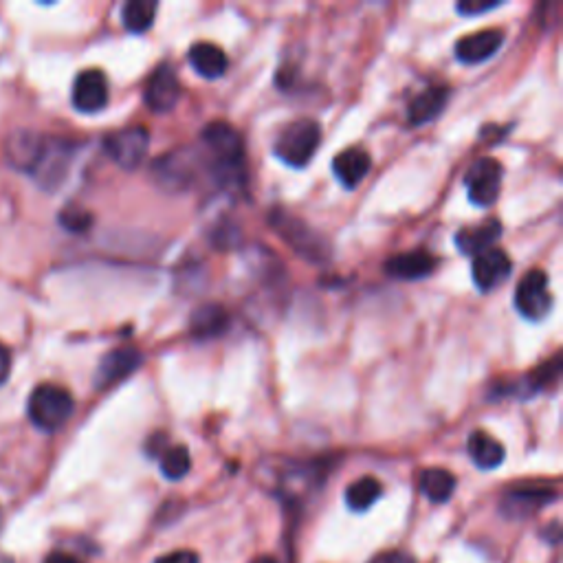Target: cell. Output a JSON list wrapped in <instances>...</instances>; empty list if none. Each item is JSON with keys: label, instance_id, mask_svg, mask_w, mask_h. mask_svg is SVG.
<instances>
[{"label": "cell", "instance_id": "6", "mask_svg": "<svg viewBox=\"0 0 563 563\" xmlns=\"http://www.w3.org/2000/svg\"><path fill=\"white\" fill-rule=\"evenodd\" d=\"M502 176H504V168L500 161L484 157L473 163L465 176V185L471 203H476L480 207H491L495 201H498L502 190Z\"/></svg>", "mask_w": 563, "mask_h": 563}, {"label": "cell", "instance_id": "16", "mask_svg": "<svg viewBox=\"0 0 563 563\" xmlns=\"http://www.w3.org/2000/svg\"><path fill=\"white\" fill-rule=\"evenodd\" d=\"M438 260L427 251H410L385 262V273L396 280H423L436 271Z\"/></svg>", "mask_w": 563, "mask_h": 563}, {"label": "cell", "instance_id": "28", "mask_svg": "<svg viewBox=\"0 0 563 563\" xmlns=\"http://www.w3.org/2000/svg\"><path fill=\"white\" fill-rule=\"evenodd\" d=\"M498 5H500L498 0H460L456 9L462 16H480V14H487V11L495 9Z\"/></svg>", "mask_w": 563, "mask_h": 563}, {"label": "cell", "instance_id": "11", "mask_svg": "<svg viewBox=\"0 0 563 563\" xmlns=\"http://www.w3.org/2000/svg\"><path fill=\"white\" fill-rule=\"evenodd\" d=\"M275 227H278L280 236H284L286 242L293 245V249L297 253H302L304 258L322 260L326 256V245L322 242V238L313 234L311 227H306L302 220L289 218L280 212L278 218H275Z\"/></svg>", "mask_w": 563, "mask_h": 563}, {"label": "cell", "instance_id": "10", "mask_svg": "<svg viewBox=\"0 0 563 563\" xmlns=\"http://www.w3.org/2000/svg\"><path fill=\"white\" fill-rule=\"evenodd\" d=\"M179 97H181V86L176 71L170 64L157 66L148 80L146 95H143L148 108L154 110V113H168V110H172L176 102H179Z\"/></svg>", "mask_w": 563, "mask_h": 563}, {"label": "cell", "instance_id": "34", "mask_svg": "<svg viewBox=\"0 0 563 563\" xmlns=\"http://www.w3.org/2000/svg\"><path fill=\"white\" fill-rule=\"evenodd\" d=\"M0 563H14L9 557H0Z\"/></svg>", "mask_w": 563, "mask_h": 563}, {"label": "cell", "instance_id": "19", "mask_svg": "<svg viewBox=\"0 0 563 563\" xmlns=\"http://www.w3.org/2000/svg\"><path fill=\"white\" fill-rule=\"evenodd\" d=\"M229 326V313L220 304L198 306L190 317V333L196 339L220 337Z\"/></svg>", "mask_w": 563, "mask_h": 563}, {"label": "cell", "instance_id": "26", "mask_svg": "<svg viewBox=\"0 0 563 563\" xmlns=\"http://www.w3.org/2000/svg\"><path fill=\"white\" fill-rule=\"evenodd\" d=\"M190 469H192V458L187 447L176 445L161 451V473L168 480H181L190 473Z\"/></svg>", "mask_w": 563, "mask_h": 563}, {"label": "cell", "instance_id": "24", "mask_svg": "<svg viewBox=\"0 0 563 563\" xmlns=\"http://www.w3.org/2000/svg\"><path fill=\"white\" fill-rule=\"evenodd\" d=\"M157 0H130L121 9V20L130 33H146L157 18Z\"/></svg>", "mask_w": 563, "mask_h": 563}, {"label": "cell", "instance_id": "5", "mask_svg": "<svg viewBox=\"0 0 563 563\" xmlns=\"http://www.w3.org/2000/svg\"><path fill=\"white\" fill-rule=\"evenodd\" d=\"M515 306L526 319L539 322L553 311V295L548 291V275L539 269L528 271L515 289Z\"/></svg>", "mask_w": 563, "mask_h": 563}, {"label": "cell", "instance_id": "17", "mask_svg": "<svg viewBox=\"0 0 563 563\" xmlns=\"http://www.w3.org/2000/svg\"><path fill=\"white\" fill-rule=\"evenodd\" d=\"M449 88L447 86H429L423 93H418L410 110H407V119L412 126H425L429 121H434L440 113H443L447 102H449Z\"/></svg>", "mask_w": 563, "mask_h": 563}, {"label": "cell", "instance_id": "12", "mask_svg": "<svg viewBox=\"0 0 563 563\" xmlns=\"http://www.w3.org/2000/svg\"><path fill=\"white\" fill-rule=\"evenodd\" d=\"M504 44L502 29H482L469 33L456 44V58L462 64H482L491 60Z\"/></svg>", "mask_w": 563, "mask_h": 563}, {"label": "cell", "instance_id": "31", "mask_svg": "<svg viewBox=\"0 0 563 563\" xmlns=\"http://www.w3.org/2000/svg\"><path fill=\"white\" fill-rule=\"evenodd\" d=\"M44 563H82V561L73 555H66V553H53Z\"/></svg>", "mask_w": 563, "mask_h": 563}, {"label": "cell", "instance_id": "29", "mask_svg": "<svg viewBox=\"0 0 563 563\" xmlns=\"http://www.w3.org/2000/svg\"><path fill=\"white\" fill-rule=\"evenodd\" d=\"M154 563H198V555L192 553V550H176V553L165 555Z\"/></svg>", "mask_w": 563, "mask_h": 563}, {"label": "cell", "instance_id": "21", "mask_svg": "<svg viewBox=\"0 0 563 563\" xmlns=\"http://www.w3.org/2000/svg\"><path fill=\"white\" fill-rule=\"evenodd\" d=\"M187 58H190L194 71L198 75L207 77V80L223 77L227 71V64H229L225 51L212 42H196L190 49V53H187Z\"/></svg>", "mask_w": 563, "mask_h": 563}, {"label": "cell", "instance_id": "2", "mask_svg": "<svg viewBox=\"0 0 563 563\" xmlns=\"http://www.w3.org/2000/svg\"><path fill=\"white\" fill-rule=\"evenodd\" d=\"M73 410L75 401L71 392L53 383L38 385V388L31 392L27 405L31 423L42 429V432H58V429L69 421Z\"/></svg>", "mask_w": 563, "mask_h": 563}, {"label": "cell", "instance_id": "20", "mask_svg": "<svg viewBox=\"0 0 563 563\" xmlns=\"http://www.w3.org/2000/svg\"><path fill=\"white\" fill-rule=\"evenodd\" d=\"M500 236H502V223L491 218L484 220V223L478 227L462 229L456 236V245L462 253H467V256H478V253L491 249Z\"/></svg>", "mask_w": 563, "mask_h": 563}, {"label": "cell", "instance_id": "1", "mask_svg": "<svg viewBox=\"0 0 563 563\" xmlns=\"http://www.w3.org/2000/svg\"><path fill=\"white\" fill-rule=\"evenodd\" d=\"M203 146L212 159V174L223 185L242 181L245 174V143L240 132L225 121H214L203 130Z\"/></svg>", "mask_w": 563, "mask_h": 563}, {"label": "cell", "instance_id": "7", "mask_svg": "<svg viewBox=\"0 0 563 563\" xmlns=\"http://www.w3.org/2000/svg\"><path fill=\"white\" fill-rule=\"evenodd\" d=\"M196 152L181 148L172 150L154 163L152 174L163 190L170 192H183L192 185L196 174Z\"/></svg>", "mask_w": 563, "mask_h": 563}, {"label": "cell", "instance_id": "18", "mask_svg": "<svg viewBox=\"0 0 563 563\" xmlns=\"http://www.w3.org/2000/svg\"><path fill=\"white\" fill-rule=\"evenodd\" d=\"M370 154L363 150V148H348L344 152H339L335 161H333V172L337 179L341 181V185L348 187H357L363 179H366V174L370 172Z\"/></svg>", "mask_w": 563, "mask_h": 563}, {"label": "cell", "instance_id": "32", "mask_svg": "<svg viewBox=\"0 0 563 563\" xmlns=\"http://www.w3.org/2000/svg\"><path fill=\"white\" fill-rule=\"evenodd\" d=\"M379 563H412V559H407L401 553H392V555H385L379 559Z\"/></svg>", "mask_w": 563, "mask_h": 563}, {"label": "cell", "instance_id": "9", "mask_svg": "<svg viewBox=\"0 0 563 563\" xmlns=\"http://www.w3.org/2000/svg\"><path fill=\"white\" fill-rule=\"evenodd\" d=\"M108 97V80L99 69H86L75 77L71 99L80 113H97L108 104Z\"/></svg>", "mask_w": 563, "mask_h": 563}, {"label": "cell", "instance_id": "33", "mask_svg": "<svg viewBox=\"0 0 563 563\" xmlns=\"http://www.w3.org/2000/svg\"><path fill=\"white\" fill-rule=\"evenodd\" d=\"M251 563H278V561H275L273 557H264V555H262V557H258V559H253Z\"/></svg>", "mask_w": 563, "mask_h": 563}, {"label": "cell", "instance_id": "13", "mask_svg": "<svg viewBox=\"0 0 563 563\" xmlns=\"http://www.w3.org/2000/svg\"><path fill=\"white\" fill-rule=\"evenodd\" d=\"M555 498L557 493L548 487H520L504 495L502 513L506 517H513V520H520V517L535 515Z\"/></svg>", "mask_w": 563, "mask_h": 563}, {"label": "cell", "instance_id": "15", "mask_svg": "<svg viewBox=\"0 0 563 563\" xmlns=\"http://www.w3.org/2000/svg\"><path fill=\"white\" fill-rule=\"evenodd\" d=\"M44 148H47V141L42 137L29 130L16 132L7 139V161L22 172H33L38 168Z\"/></svg>", "mask_w": 563, "mask_h": 563}, {"label": "cell", "instance_id": "25", "mask_svg": "<svg viewBox=\"0 0 563 563\" xmlns=\"http://www.w3.org/2000/svg\"><path fill=\"white\" fill-rule=\"evenodd\" d=\"M381 493H383L381 482L377 478L366 476V478H361L357 482H352L350 487L346 489V504H348L350 511L363 513V511H368L370 506L381 498Z\"/></svg>", "mask_w": 563, "mask_h": 563}, {"label": "cell", "instance_id": "22", "mask_svg": "<svg viewBox=\"0 0 563 563\" xmlns=\"http://www.w3.org/2000/svg\"><path fill=\"white\" fill-rule=\"evenodd\" d=\"M467 449H469L471 460L476 462V467H480L484 471L498 469L506 458V451H504L500 440H495L487 432H473L469 436Z\"/></svg>", "mask_w": 563, "mask_h": 563}, {"label": "cell", "instance_id": "3", "mask_svg": "<svg viewBox=\"0 0 563 563\" xmlns=\"http://www.w3.org/2000/svg\"><path fill=\"white\" fill-rule=\"evenodd\" d=\"M322 143V128L315 119H297L282 130V135L275 141V157L293 168H304L311 163L315 152Z\"/></svg>", "mask_w": 563, "mask_h": 563}, {"label": "cell", "instance_id": "30", "mask_svg": "<svg viewBox=\"0 0 563 563\" xmlns=\"http://www.w3.org/2000/svg\"><path fill=\"white\" fill-rule=\"evenodd\" d=\"M11 372V352L5 344H0V385L9 379Z\"/></svg>", "mask_w": 563, "mask_h": 563}, {"label": "cell", "instance_id": "23", "mask_svg": "<svg viewBox=\"0 0 563 563\" xmlns=\"http://www.w3.org/2000/svg\"><path fill=\"white\" fill-rule=\"evenodd\" d=\"M456 476L447 469H425L421 473V480H418V487H421V493L429 502L443 504L447 502L451 495L456 491Z\"/></svg>", "mask_w": 563, "mask_h": 563}, {"label": "cell", "instance_id": "4", "mask_svg": "<svg viewBox=\"0 0 563 563\" xmlns=\"http://www.w3.org/2000/svg\"><path fill=\"white\" fill-rule=\"evenodd\" d=\"M104 148L108 157L113 159L119 168L135 170L143 163L150 148V132L143 126H132L117 132H110L104 137Z\"/></svg>", "mask_w": 563, "mask_h": 563}, {"label": "cell", "instance_id": "27", "mask_svg": "<svg viewBox=\"0 0 563 563\" xmlns=\"http://www.w3.org/2000/svg\"><path fill=\"white\" fill-rule=\"evenodd\" d=\"M60 223L66 231H73V234H84V231L93 225L91 212L80 207H66L60 214Z\"/></svg>", "mask_w": 563, "mask_h": 563}, {"label": "cell", "instance_id": "14", "mask_svg": "<svg viewBox=\"0 0 563 563\" xmlns=\"http://www.w3.org/2000/svg\"><path fill=\"white\" fill-rule=\"evenodd\" d=\"M141 361L143 357L137 348H117L108 352L97 368V388H110V385L130 377L141 366Z\"/></svg>", "mask_w": 563, "mask_h": 563}, {"label": "cell", "instance_id": "8", "mask_svg": "<svg viewBox=\"0 0 563 563\" xmlns=\"http://www.w3.org/2000/svg\"><path fill=\"white\" fill-rule=\"evenodd\" d=\"M511 271H513V262L509 258V253L498 247H491L487 251L478 253L471 267L473 284H476L482 293L498 289L500 284L509 280Z\"/></svg>", "mask_w": 563, "mask_h": 563}]
</instances>
